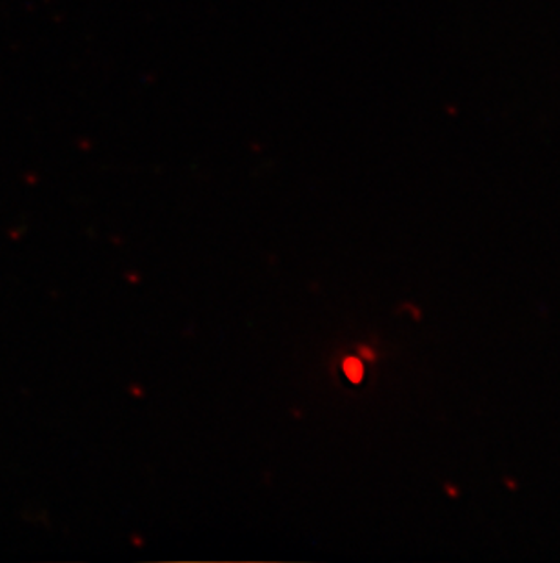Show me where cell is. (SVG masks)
Returning a JSON list of instances; mask_svg holds the SVG:
<instances>
[{"mask_svg": "<svg viewBox=\"0 0 560 563\" xmlns=\"http://www.w3.org/2000/svg\"><path fill=\"white\" fill-rule=\"evenodd\" d=\"M344 374H346L349 382L359 383L362 379V374H365V367L357 357H348L344 362Z\"/></svg>", "mask_w": 560, "mask_h": 563, "instance_id": "6da1fadb", "label": "cell"}]
</instances>
